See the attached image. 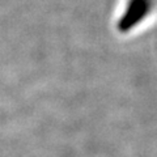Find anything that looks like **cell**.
<instances>
[{
    "mask_svg": "<svg viewBox=\"0 0 157 157\" xmlns=\"http://www.w3.org/2000/svg\"><path fill=\"white\" fill-rule=\"evenodd\" d=\"M151 8L152 0H130L123 16L118 22V29L122 33L128 32L149 13Z\"/></svg>",
    "mask_w": 157,
    "mask_h": 157,
    "instance_id": "cell-1",
    "label": "cell"
}]
</instances>
